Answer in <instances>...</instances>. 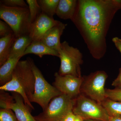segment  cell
Wrapping results in <instances>:
<instances>
[{
  "label": "cell",
  "mask_w": 121,
  "mask_h": 121,
  "mask_svg": "<svg viewBox=\"0 0 121 121\" xmlns=\"http://www.w3.org/2000/svg\"><path fill=\"white\" fill-rule=\"evenodd\" d=\"M121 0H78L71 21L79 31L93 58L99 60L107 51L106 36Z\"/></svg>",
  "instance_id": "1"
},
{
  "label": "cell",
  "mask_w": 121,
  "mask_h": 121,
  "mask_svg": "<svg viewBox=\"0 0 121 121\" xmlns=\"http://www.w3.org/2000/svg\"><path fill=\"white\" fill-rule=\"evenodd\" d=\"M35 77L29 61L19 60L15 68L11 80L0 86V91L19 94L25 104L30 110L35 109L30 99L35 90Z\"/></svg>",
  "instance_id": "2"
},
{
  "label": "cell",
  "mask_w": 121,
  "mask_h": 121,
  "mask_svg": "<svg viewBox=\"0 0 121 121\" xmlns=\"http://www.w3.org/2000/svg\"><path fill=\"white\" fill-rule=\"evenodd\" d=\"M0 18L12 29L16 37L29 35L31 23L28 7H10L0 4Z\"/></svg>",
  "instance_id": "3"
},
{
  "label": "cell",
  "mask_w": 121,
  "mask_h": 121,
  "mask_svg": "<svg viewBox=\"0 0 121 121\" xmlns=\"http://www.w3.org/2000/svg\"><path fill=\"white\" fill-rule=\"evenodd\" d=\"M27 59L30 63L35 79V90L30 101L31 103L34 102L39 104L44 111L52 99L62 94L46 80L32 59L30 57Z\"/></svg>",
  "instance_id": "4"
},
{
  "label": "cell",
  "mask_w": 121,
  "mask_h": 121,
  "mask_svg": "<svg viewBox=\"0 0 121 121\" xmlns=\"http://www.w3.org/2000/svg\"><path fill=\"white\" fill-rule=\"evenodd\" d=\"M58 52L60 62L59 74L82 77L80 66L82 64L83 56L79 50L64 41L61 43Z\"/></svg>",
  "instance_id": "5"
},
{
  "label": "cell",
  "mask_w": 121,
  "mask_h": 121,
  "mask_svg": "<svg viewBox=\"0 0 121 121\" xmlns=\"http://www.w3.org/2000/svg\"><path fill=\"white\" fill-rule=\"evenodd\" d=\"M75 99L64 94L57 96L51 100L43 112L34 117L36 121H61L73 110Z\"/></svg>",
  "instance_id": "6"
},
{
  "label": "cell",
  "mask_w": 121,
  "mask_h": 121,
  "mask_svg": "<svg viewBox=\"0 0 121 121\" xmlns=\"http://www.w3.org/2000/svg\"><path fill=\"white\" fill-rule=\"evenodd\" d=\"M72 111L84 120L109 121V116L101 104L84 95H79L76 98Z\"/></svg>",
  "instance_id": "7"
},
{
  "label": "cell",
  "mask_w": 121,
  "mask_h": 121,
  "mask_svg": "<svg viewBox=\"0 0 121 121\" xmlns=\"http://www.w3.org/2000/svg\"><path fill=\"white\" fill-rule=\"evenodd\" d=\"M108 76L105 71H98L84 78L81 92L101 104L107 99L105 85Z\"/></svg>",
  "instance_id": "8"
},
{
  "label": "cell",
  "mask_w": 121,
  "mask_h": 121,
  "mask_svg": "<svg viewBox=\"0 0 121 121\" xmlns=\"http://www.w3.org/2000/svg\"><path fill=\"white\" fill-rule=\"evenodd\" d=\"M53 86L62 93L73 99L78 97L81 93V88L84 80L82 77L71 75H61L58 72L55 74Z\"/></svg>",
  "instance_id": "9"
},
{
  "label": "cell",
  "mask_w": 121,
  "mask_h": 121,
  "mask_svg": "<svg viewBox=\"0 0 121 121\" xmlns=\"http://www.w3.org/2000/svg\"><path fill=\"white\" fill-rule=\"evenodd\" d=\"M60 22L42 13L31 24L29 35L32 41H41L48 30Z\"/></svg>",
  "instance_id": "10"
},
{
  "label": "cell",
  "mask_w": 121,
  "mask_h": 121,
  "mask_svg": "<svg viewBox=\"0 0 121 121\" xmlns=\"http://www.w3.org/2000/svg\"><path fill=\"white\" fill-rule=\"evenodd\" d=\"M14 100L8 106L7 109L14 112L18 121H36L30 113L31 110L25 104L23 99L19 94H13Z\"/></svg>",
  "instance_id": "11"
},
{
  "label": "cell",
  "mask_w": 121,
  "mask_h": 121,
  "mask_svg": "<svg viewBox=\"0 0 121 121\" xmlns=\"http://www.w3.org/2000/svg\"><path fill=\"white\" fill-rule=\"evenodd\" d=\"M66 26L67 24L60 21L58 24L48 30L41 41L48 47L58 52L61 44L60 36Z\"/></svg>",
  "instance_id": "12"
},
{
  "label": "cell",
  "mask_w": 121,
  "mask_h": 121,
  "mask_svg": "<svg viewBox=\"0 0 121 121\" xmlns=\"http://www.w3.org/2000/svg\"><path fill=\"white\" fill-rule=\"evenodd\" d=\"M78 1L60 0L56 11V14L62 19L71 20L75 13Z\"/></svg>",
  "instance_id": "13"
},
{
  "label": "cell",
  "mask_w": 121,
  "mask_h": 121,
  "mask_svg": "<svg viewBox=\"0 0 121 121\" xmlns=\"http://www.w3.org/2000/svg\"><path fill=\"white\" fill-rule=\"evenodd\" d=\"M21 57H10L0 67V86L4 85L12 79L13 73Z\"/></svg>",
  "instance_id": "14"
},
{
  "label": "cell",
  "mask_w": 121,
  "mask_h": 121,
  "mask_svg": "<svg viewBox=\"0 0 121 121\" xmlns=\"http://www.w3.org/2000/svg\"><path fill=\"white\" fill-rule=\"evenodd\" d=\"M31 54H35L40 58L45 55L59 56L58 52L48 47L41 41H32L25 52L24 56Z\"/></svg>",
  "instance_id": "15"
},
{
  "label": "cell",
  "mask_w": 121,
  "mask_h": 121,
  "mask_svg": "<svg viewBox=\"0 0 121 121\" xmlns=\"http://www.w3.org/2000/svg\"><path fill=\"white\" fill-rule=\"evenodd\" d=\"M16 38L13 32L0 39V66L9 59L13 45Z\"/></svg>",
  "instance_id": "16"
},
{
  "label": "cell",
  "mask_w": 121,
  "mask_h": 121,
  "mask_svg": "<svg viewBox=\"0 0 121 121\" xmlns=\"http://www.w3.org/2000/svg\"><path fill=\"white\" fill-rule=\"evenodd\" d=\"M32 41L29 35H24L17 38L13 45L9 57L23 56L25 52Z\"/></svg>",
  "instance_id": "17"
},
{
  "label": "cell",
  "mask_w": 121,
  "mask_h": 121,
  "mask_svg": "<svg viewBox=\"0 0 121 121\" xmlns=\"http://www.w3.org/2000/svg\"><path fill=\"white\" fill-rule=\"evenodd\" d=\"M60 0H38L42 13L50 17H53Z\"/></svg>",
  "instance_id": "18"
},
{
  "label": "cell",
  "mask_w": 121,
  "mask_h": 121,
  "mask_svg": "<svg viewBox=\"0 0 121 121\" xmlns=\"http://www.w3.org/2000/svg\"><path fill=\"white\" fill-rule=\"evenodd\" d=\"M109 116L121 115V102L106 99L101 103Z\"/></svg>",
  "instance_id": "19"
},
{
  "label": "cell",
  "mask_w": 121,
  "mask_h": 121,
  "mask_svg": "<svg viewBox=\"0 0 121 121\" xmlns=\"http://www.w3.org/2000/svg\"><path fill=\"white\" fill-rule=\"evenodd\" d=\"M26 2L30 11V19L32 24L41 14L42 11L37 0H26Z\"/></svg>",
  "instance_id": "20"
},
{
  "label": "cell",
  "mask_w": 121,
  "mask_h": 121,
  "mask_svg": "<svg viewBox=\"0 0 121 121\" xmlns=\"http://www.w3.org/2000/svg\"><path fill=\"white\" fill-rule=\"evenodd\" d=\"M13 111L11 109L1 108L0 121H18Z\"/></svg>",
  "instance_id": "21"
},
{
  "label": "cell",
  "mask_w": 121,
  "mask_h": 121,
  "mask_svg": "<svg viewBox=\"0 0 121 121\" xmlns=\"http://www.w3.org/2000/svg\"><path fill=\"white\" fill-rule=\"evenodd\" d=\"M106 97L107 99L121 102V89H106Z\"/></svg>",
  "instance_id": "22"
},
{
  "label": "cell",
  "mask_w": 121,
  "mask_h": 121,
  "mask_svg": "<svg viewBox=\"0 0 121 121\" xmlns=\"http://www.w3.org/2000/svg\"><path fill=\"white\" fill-rule=\"evenodd\" d=\"M0 105L1 108L3 109H7L9 105L14 100L13 96H11L3 91H0Z\"/></svg>",
  "instance_id": "23"
},
{
  "label": "cell",
  "mask_w": 121,
  "mask_h": 121,
  "mask_svg": "<svg viewBox=\"0 0 121 121\" xmlns=\"http://www.w3.org/2000/svg\"><path fill=\"white\" fill-rule=\"evenodd\" d=\"M0 4L10 7H28L24 0H1Z\"/></svg>",
  "instance_id": "24"
},
{
  "label": "cell",
  "mask_w": 121,
  "mask_h": 121,
  "mask_svg": "<svg viewBox=\"0 0 121 121\" xmlns=\"http://www.w3.org/2000/svg\"><path fill=\"white\" fill-rule=\"evenodd\" d=\"M13 32L10 26L5 22L0 21V36L1 37H4Z\"/></svg>",
  "instance_id": "25"
},
{
  "label": "cell",
  "mask_w": 121,
  "mask_h": 121,
  "mask_svg": "<svg viewBox=\"0 0 121 121\" xmlns=\"http://www.w3.org/2000/svg\"><path fill=\"white\" fill-rule=\"evenodd\" d=\"M112 86L116 89H121V68L119 69V74L112 83Z\"/></svg>",
  "instance_id": "26"
},
{
  "label": "cell",
  "mask_w": 121,
  "mask_h": 121,
  "mask_svg": "<svg viewBox=\"0 0 121 121\" xmlns=\"http://www.w3.org/2000/svg\"><path fill=\"white\" fill-rule=\"evenodd\" d=\"M75 117V115L71 111L64 117L61 121H74Z\"/></svg>",
  "instance_id": "27"
},
{
  "label": "cell",
  "mask_w": 121,
  "mask_h": 121,
  "mask_svg": "<svg viewBox=\"0 0 121 121\" xmlns=\"http://www.w3.org/2000/svg\"><path fill=\"white\" fill-rule=\"evenodd\" d=\"M112 41L114 43L117 49L119 50L121 54V39L118 37H115L113 38Z\"/></svg>",
  "instance_id": "28"
},
{
  "label": "cell",
  "mask_w": 121,
  "mask_h": 121,
  "mask_svg": "<svg viewBox=\"0 0 121 121\" xmlns=\"http://www.w3.org/2000/svg\"><path fill=\"white\" fill-rule=\"evenodd\" d=\"M109 121H121V115L109 116Z\"/></svg>",
  "instance_id": "29"
},
{
  "label": "cell",
  "mask_w": 121,
  "mask_h": 121,
  "mask_svg": "<svg viewBox=\"0 0 121 121\" xmlns=\"http://www.w3.org/2000/svg\"><path fill=\"white\" fill-rule=\"evenodd\" d=\"M74 121H84V119L80 116L76 115L75 119Z\"/></svg>",
  "instance_id": "30"
},
{
  "label": "cell",
  "mask_w": 121,
  "mask_h": 121,
  "mask_svg": "<svg viewBox=\"0 0 121 121\" xmlns=\"http://www.w3.org/2000/svg\"><path fill=\"white\" fill-rule=\"evenodd\" d=\"M84 121H95V120H91V119H86V120H84Z\"/></svg>",
  "instance_id": "31"
}]
</instances>
